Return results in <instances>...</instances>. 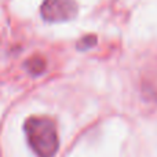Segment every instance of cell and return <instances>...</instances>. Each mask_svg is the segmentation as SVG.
Instances as JSON below:
<instances>
[{"instance_id": "6da1fadb", "label": "cell", "mask_w": 157, "mask_h": 157, "mask_svg": "<svg viewBox=\"0 0 157 157\" xmlns=\"http://www.w3.org/2000/svg\"><path fill=\"white\" fill-rule=\"evenodd\" d=\"M26 141L37 157H54L59 147L57 127L48 117L32 116L24 124Z\"/></svg>"}, {"instance_id": "7a4b0ae2", "label": "cell", "mask_w": 157, "mask_h": 157, "mask_svg": "<svg viewBox=\"0 0 157 157\" xmlns=\"http://www.w3.org/2000/svg\"><path fill=\"white\" fill-rule=\"evenodd\" d=\"M78 6L76 0H44L40 13L47 22L71 21L77 15Z\"/></svg>"}, {"instance_id": "3957f363", "label": "cell", "mask_w": 157, "mask_h": 157, "mask_svg": "<svg viewBox=\"0 0 157 157\" xmlns=\"http://www.w3.org/2000/svg\"><path fill=\"white\" fill-rule=\"evenodd\" d=\"M25 68L32 76H40L46 72V61L39 55H33L25 62Z\"/></svg>"}, {"instance_id": "277c9868", "label": "cell", "mask_w": 157, "mask_h": 157, "mask_svg": "<svg viewBox=\"0 0 157 157\" xmlns=\"http://www.w3.org/2000/svg\"><path fill=\"white\" fill-rule=\"evenodd\" d=\"M97 36L95 35H86L77 41V50L80 51H87V50L92 48L94 46H97Z\"/></svg>"}]
</instances>
